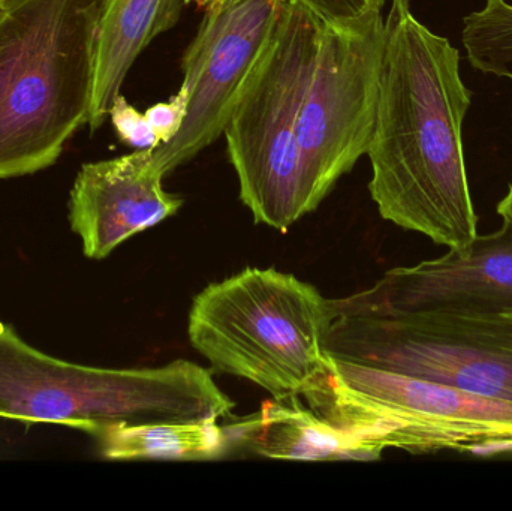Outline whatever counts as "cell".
I'll list each match as a JSON object with an SVG mask.
<instances>
[{"label": "cell", "instance_id": "obj_18", "mask_svg": "<svg viewBox=\"0 0 512 511\" xmlns=\"http://www.w3.org/2000/svg\"><path fill=\"white\" fill-rule=\"evenodd\" d=\"M325 21L346 23L360 20L373 12H382L387 0H295Z\"/></svg>", "mask_w": 512, "mask_h": 511}, {"label": "cell", "instance_id": "obj_16", "mask_svg": "<svg viewBox=\"0 0 512 511\" xmlns=\"http://www.w3.org/2000/svg\"><path fill=\"white\" fill-rule=\"evenodd\" d=\"M108 117L120 140L135 150L156 149L161 144L146 114L132 107L122 93L114 101Z\"/></svg>", "mask_w": 512, "mask_h": 511}, {"label": "cell", "instance_id": "obj_9", "mask_svg": "<svg viewBox=\"0 0 512 511\" xmlns=\"http://www.w3.org/2000/svg\"><path fill=\"white\" fill-rule=\"evenodd\" d=\"M282 8L283 0H215L207 6L183 57L188 116L170 143L153 150L164 176L224 134L276 33Z\"/></svg>", "mask_w": 512, "mask_h": 511}, {"label": "cell", "instance_id": "obj_15", "mask_svg": "<svg viewBox=\"0 0 512 511\" xmlns=\"http://www.w3.org/2000/svg\"><path fill=\"white\" fill-rule=\"evenodd\" d=\"M463 47L472 68L512 81V3L484 0L463 18Z\"/></svg>", "mask_w": 512, "mask_h": 511}, {"label": "cell", "instance_id": "obj_1", "mask_svg": "<svg viewBox=\"0 0 512 511\" xmlns=\"http://www.w3.org/2000/svg\"><path fill=\"white\" fill-rule=\"evenodd\" d=\"M471 96L460 51L415 17L411 0H391L369 191L382 219L448 249L478 236L463 149Z\"/></svg>", "mask_w": 512, "mask_h": 511}, {"label": "cell", "instance_id": "obj_20", "mask_svg": "<svg viewBox=\"0 0 512 511\" xmlns=\"http://www.w3.org/2000/svg\"><path fill=\"white\" fill-rule=\"evenodd\" d=\"M215 0H186V5L189 3H194V5L200 6V8H207V6L212 5Z\"/></svg>", "mask_w": 512, "mask_h": 511}, {"label": "cell", "instance_id": "obj_10", "mask_svg": "<svg viewBox=\"0 0 512 511\" xmlns=\"http://www.w3.org/2000/svg\"><path fill=\"white\" fill-rule=\"evenodd\" d=\"M331 303L334 315L348 317L512 312V224L504 221L495 233L436 260L388 270L367 290Z\"/></svg>", "mask_w": 512, "mask_h": 511}, {"label": "cell", "instance_id": "obj_8", "mask_svg": "<svg viewBox=\"0 0 512 511\" xmlns=\"http://www.w3.org/2000/svg\"><path fill=\"white\" fill-rule=\"evenodd\" d=\"M384 44L382 12L322 24L295 125L307 215L367 153Z\"/></svg>", "mask_w": 512, "mask_h": 511}, {"label": "cell", "instance_id": "obj_14", "mask_svg": "<svg viewBox=\"0 0 512 511\" xmlns=\"http://www.w3.org/2000/svg\"><path fill=\"white\" fill-rule=\"evenodd\" d=\"M92 435L108 461H215L224 458L233 438L218 420L194 422H108Z\"/></svg>", "mask_w": 512, "mask_h": 511}, {"label": "cell", "instance_id": "obj_6", "mask_svg": "<svg viewBox=\"0 0 512 511\" xmlns=\"http://www.w3.org/2000/svg\"><path fill=\"white\" fill-rule=\"evenodd\" d=\"M322 24L303 3L283 0L276 33L224 131L240 200L256 224L282 233L307 215L295 125Z\"/></svg>", "mask_w": 512, "mask_h": 511}, {"label": "cell", "instance_id": "obj_2", "mask_svg": "<svg viewBox=\"0 0 512 511\" xmlns=\"http://www.w3.org/2000/svg\"><path fill=\"white\" fill-rule=\"evenodd\" d=\"M101 0H6L0 11V179L51 167L86 125Z\"/></svg>", "mask_w": 512, "mask_h": 511}, {"label": "cell", "instance_id": "obj_17", "mask_svg": "<svg viewBox=\"0 0 512 511\" xmlns=\"http://www.w3.org/2000/svg\"><path fill=\"white\" fill-rule=\"evenodd\" d=\"M189 90L185 84L168 102H158L147 108L146 117L161 144L170 143L185 123L188 116Z\"/></svg>", "mask_w": 512, "mask_h": 511}, {"label": "cell", "instance_id": "obj_5", "mask_svg": "<svg viewBox=\"0 0 512 511\" xmlns=\"http://www.w3.org/2000/svg\"><path fill=\"white\" fill-rule=\"evenodd\" d=\"M307 407L381 449H512V404L327 354Z\"/></svg>", "mask_w": 512, "mask_h": 511}, {"label": "cell", "instance_id": "obj_21", "mask_svg": "<svg viewBox=\"0 0 512 511\" xmlns=\"http://www.w3.org/2000/svg\"><path fill=\"white\" fill-rule=\"evenodd\" d=\"M6 0H0V11H2L3 6H5Z\"/></svg>", "mask_w": 512, "mask_h": 511}, {"label": "cell", "instance_id": "obj_3", "mask_svg": "<svg viewBox=\"0 0 512 511\" xmlns=\"http://www.w3.org/2000/svg\"><path fill=\"white\" fill-rule=\"evenodd\" d=\"M236 402L189 360L161 368H96L57 359L0 323V417L90 434L108 422H194L231 417Z\"/></svg>", "mask_w": 512, "mask_h": 511}, {"label": "cell", "instance_id": "obj_7", "mask_svg": "<svg viewBox=\"0 0 512 511\" xmlns=\"http://www.w3.org/2000/svg\"><path fill=\"white\" fill-rule=\"evenodd\" d=\"M325 353L512 404V312L334 315Z\"/></svg>", "mask_w": 512, "mask_h": 511}, {"label": "cell", "instance_id": "obj_4", "mask_svg": "<svg viewBox=\"0 0 512 511\" xmlns=\"http://www.w3.org/2000/svg\"><path fill=\"white\" fill-rule=\"evenodd\" d=\"M333 303L291 273L248 267L204 288L189 311L192 347L221 374L274 399L312 392L327 372Z\"/></svg>", "mask_w": 512, "mask_h": 511}, {"label": "cell", "instance_id": "obj_13", "mask_svg": "<svg viewBox=\"0 0 512 511\" xmlns=\"http://www.w3.org/2000/svg\"><path fill=\"white\" fill-rule=\"evenodd\" d=\"M186 0H101L95 38L90 131L110 116L129 69L144 48L173 29Z\"/></svg>", "mask_w": 512, "mask_h": 511}, {"label": "cell", "instance_id": "obj_19", "mask_svg": "<svg viewBox=\"0 0 512 511\" xmlns=\"http://www.w3.org/2000/svg\"><path fill=\"white\" fill-rule=\"evenodd\" d=\"M496 212H498V215L501 216L504 221L512 224V182L510 186H508L507 195L499 201Z\"/></svg>", "mask_w": 512, "mask_h": 511}, {"label": "cell", "instance_id": "obj_11", "mask_svg": "<svg viewBox=\"0 0 512 511\" xmlns=\"http://www.w3.org/2000/svg\"><path fill=\"white\" fill-rule=\"evenodd\" d=\"M153 150L84 164L68 203L71 230L90 260H105L123 242L156 227L183 206V198L165 191Z\"/></svg>", "mask_w": 512, "mask_h": 511}, {"label": "cell", "instance_id": "obj_12", "mask_svg": "<svg viewBox=\"0 0 512 511\" xmlns=\"http://www.w3.org/2000/svg\"><path fill=\"white\" fill-rule=\"evenodd\" d=\"M227 429L234 444L282 461H378L384 452L331 425L298 398L265 401L254 416Z\"/></svg>", "mask_w": 512, "mask_h": 511}]
</instances>
